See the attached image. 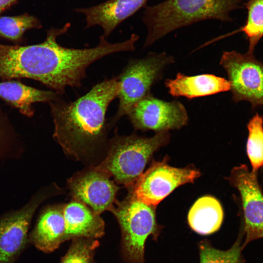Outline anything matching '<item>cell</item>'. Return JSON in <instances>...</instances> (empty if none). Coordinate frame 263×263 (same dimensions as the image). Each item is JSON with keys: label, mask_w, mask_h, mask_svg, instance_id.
I'll use <instances>...</instances> for the list:
<instances>
[{"label": "cell", "mask_w": 263, "mask_h": 263, "mask_svg": "<svg viewBox=\"0 0 263 263\" xmlns=\"http://www.w3.org/2000/svg\"><path fill=\"white\" fill-rule=\"evenodd\" d=\"M120 90L117 77L96 84L74 101L59 96L48 104L54 124L53 138L77 161L95 157L106 145L110 125L106 113Z\"/></svg>", "instance_id": "1"}, {"label": "cell", "mask_w": 263, "mask_h": 263, "mask_svg": "<svg viewBox=\"0 0 263 263\" xmlns=\"http://www.w3.org/2000/svg\"><path fill=\"white\" fill-rule=\"evenodd\" d=\"M242 0H166L146 6L142 20L148 33L146 47L178 28L208 19L231 20L230 13L241 7Z\"/></svg>", "instance_id": "2"}, {"label": "cell", "mask_w": 263, "mask_h": 263, "mask_svg": "<svg viewBox=\"0 0 263 263\" xmlns=\"http://www.w3.org/2000/svg\"><path fill=\"white\" fill-rule=\"evenodd\" d=\"M169 138L168 132H158L150 137L135 134L116 136L109 143L105 158L94 166L130 189L143 173L153 153L167 144Z\"/></svg>", "instance_id": "3"}, {"label": "cell", "mask_w": 263, "mask_h": 263, "mask_svg": "<svg viewBox=\"0 0 263 263\" xmlns=\"http://www.w3.org/2000/svg\"><path fill=\"white\" fill-rule=\"evenodd\" d=\"M155 208L129 192L124 200L116 201L110 210L120 227L121 252L127 263H145L146 241L150 235L156 240L160 232Z\"/></svg>", "instance_id": "4"}, {"label": "cell", "mask_w": 263, "mask_h": 263, "mask_svg": "<svg viewBox=\"0 0 263 263\" xmlns=\"http://www.w3.org/2000/svg\"><path fill=\"white\" fill-rule=\"evenodd\" d=\"M174 62V57L166 53H150L142 58L131 60L117 77L120 84L117 96L119 106L110 126L127 115L136 103L150 93L151 87L162 78L165 69Z\"/></svg>", "instance_id": "5"}, {"label": "cell", "mask_w": 263, "mask_h": 263, "mask_svg": "<svg viewBox=\"0 0 263 263\" xmlns=\"http://www.w3.org/2000/svg\"><path fill=\"white\" fill-rule=\"evenodd\" d=\"M59 190L54 184L42 187L21 207L0 216V263H16L29 244V230L35 212L43 202Z\"/></svg>", "instance_id": "6"}, {"label": "cell", "mask_w": 263, "mask_h": 263, "mask_svg": "<svg viewBox=\"0 0 263 263\" xmlns=\"http://www.w3.org/2000/svg\"><path fill=\"white\" fill-rule=\"evenodd\" d=\"M168 157L153 161L129 189L138 200L156 207L178 187L193 183L199 177V170L192 165L183 168L168 164Z\"/></svg>", "instance_id": "7"}, {"label": "cell", "mask_w": 263, "mask_h": 263, "mask_svg": "<svg viewBox=\"0 0 263 263\" xmlns=\"http://www.w3.org/2000/svg\"><path fill=\"white\" fill-rule=\"evenodd\" d=\"M225 70L235 102H249L253 108L263 106V63L253 54L224 52L220 61Z\"/></svg>", "instance_id": "8"}, {"label": "cell", "mask_w": 263, "mask_h": 263, "mask_svg": "<svg viewBox=\"0 0 263 263\" xmlns=\"http://www.w3.org/2000/svg\"><path fill=\"white\" fill-rule=\"evenodd\" d=\"M226 179L240 194L244 249L252 241L263 238V192L258 172L249 170L245 164L234 167Z\"/></svg>", "instance_id": "9"}, {"label": "cell", "mask_w": 263, "mask_h": 263, "mask_svg": "<svg viewBox=\"0 0 263 263\" xmlns=\"http://www.w3.org/2000/svg\"><path fill=\"white\" fill-rule=\"evenodd\" d=\"M137 130L156 133L180 129L188 123V117L180 101H166L150 93L136 103L127 114Z\"/></svg>", "instance_id": "10"}, {"label": "cell", "mask_w": 263, "mask_h": 263, "mask_svg": "<svg viewBox=\"0 0 263 263\" xmlns=\"http://www.w3.org/2000/svg\"><path fill=\"white\" fill-rule=\"evenodd\" d=\"M107 172L94 166L75 173L67 181L73 200L80 202L100 215L110 211L116 202L119 187Z\"/></svg>", "instance_id": "11"}, {"label": "cell", "mask_w": 263, "mask_h": 263, "mask_svg": "<svg viewBox=\"0 0 263 263\" xmlns=\"http://www.w3.org/2000/svg\"><path fill=\"white\" fill-rule=\"evenodd\" d=\"M148 0H108L97 5L75 9L85 18L86 28L99 26L107 38L121 22L129 18Z\"/></svg>", "instance_id": "12"}, {"label": "cell", "mask_w": 263, "mask_h": 263, "mask_svg": "<svg viewBox=\"0 0 263 263\" xmlns=\"http://www.w3.org/2000/svg\"><path fill=\"white\" fill-rule=\"evenodd\" d=\"M63 207L62 204L49 205L41 210L34 228L29 233V244L49 253L65 241Z\"/></svg>", "instance_id": "13"}, {"label": "cell", "mask_w": 263, "mask_h": 263, "mask_svg": "<svg viewBox=\"0 0 263 263\" xmlns=\"http://www.w3.org/2000/svg\"><path fill=\"white\" fill-rule=\"evenodd\" d=\"M65 241L78 238L97 239L104 234L100 215L84 204L73 200L64 205Z\"/></svg>", "instance_id": "14"}, {"label": "cell", "mask_w": 263, "mask_h": 263, "mask_svg": "<svg viewBox=\"0 0 263 263\" xmlns=\"http://www.w3.org/2000/svg\"><path fill=\"white\" fill-rule=\"evenodd\" d=\"M165 85L173 97L188 98L213 95L230 89L228 80L212 74L187 75L178 73L174 79H166Z\"/></svg>", "instance_id": "15"}, {"label": "cell", "mask_w": 263, "mask_h": 263, "mask_svg": "<svg viewBox=\"0 0 263 263\" xmlns=\"http://www.w3.org/2000/svg\"><path fill=\"white\" fill-rule=\"evenodd\" d=\"M60 96L55 92L38 89L19 81L11 79L0 82V98L28 117L34 114L33 104L49 103Z\"/></svg>", "instance_id": "16"}, {"label": "cell", "mask_w": 263, "mask_h": 263, "mask_svg": "<svg viewBox=\"0 0 263 263\" xmlns=\"http://www.w3.org/2000/svg\"><path fill=\"white\" fill-rule=\"evenodd\" d=\"M223 218L224 211L220 203L211 196L199 198L191 207L188 215L190 228L203 235L218 231Z\"/></svg>", "instance_id": "17"}, {"label": "cell", "mask_w": 263, "mask_h": 263, "mask_svg": "<svg viewBox=\"0 0 263 263\" xmlns=\"http://www.w3.org/2000/svg\"><path fill=\"white\" fill-rule=\"evenodd\" d=\"M244 233L242 228L238 238L228 249L222 250L214 248L207 240L199 244L200 263H244L242 254Z\"/></svg>", "instance_id": "18"}, {"label": "cell", "mask_w": 263, "mask_h": 263, "mask_svg": "<svg viewBox=\"0 0 263 263\" xmlns=\"http://www.w3.org/2000/svg\"><path fill=\"white\" fill-rule=\"evenodd\" d=\"M42 27L39 20L28 14L17 16H0V38L7 39L16 45L23 41L25 32Z\"/></svg>", "instance_id": "19"}, {"label": "cell", "mask_w": 263, "mask_h": 263, "mask_svg": "<svg viewBox=\"0 0 263 263\" xmlns=\"http://www.w3.org/2000/svg\"><path fill=\"white\" fill-rule=\"evenodd\" d=\"M24 150L22 138L0 108V162L19 158Z\"/></svg>", "instance_id": "20"}, {"label": "cell", "mask_w": 263, "mask_h": 263, "mask_svg": "<svg viewBox=\"0 0 263 263\" xmlns=\"http://www.w3.org/2000/svg\"><path fill=\"white\" fill-rule=\"evenodd\" d=\"M248 135L246 153L253 172H258L263 167V117L258 113L250 119L247 125Z\"/></svg>", "instance_id": "21"}, {"label": "cell", "mask_w": 263, "mask_h": 263, "mask_svg": "<svg viewBox=\"0 0 263 263\" xmlns=\"http://www.w3.org/2000/svg\"><path fill=\"white\" fill-rule=\"evenodd\" d=\"M245 6L247 10L246 22L238 31L244 33L249 41L248 52L253 54L263 36V0H249Z\"/></svg>", "instance_id": "22"}, {"label": "cell", "mask_w": 263, "mask_h": 263, "mask_svg": "<svg viewBox=\"0 0 263 263\" xmlns=\"http://www.w3.org/2000/svg\"><path fill=\"white\" fill-rule=\"evenodd\" d=\"M99 243L97 239L78 238L72 244L59 263H94V255Z\"/></svg>", "instance_id": "23"}, {"label": "cell", "mask_w": 263, "mask_h": 263, "mask_svg": "<svg viewBox=\"0 0 263 263\" xmlns=\"http://www.w3.org/2000/svg\"><path fill=\"white\" fill-rule=\"evenodd\" d=\"M17 0H0V13L8 8Z\"/></svg>", "instance_id": "24"}]
</instances>
